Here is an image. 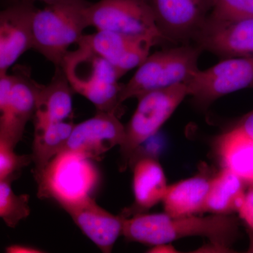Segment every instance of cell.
<instances>
[{
  "label": "cell",
  "instance_id": "obj_1",
  "mask_svg": "<svg viewBox=\"0 0 253 253\" xmlns=\"http://www.w3.org/2000/svg\"><path fill=\"white\" fill-rule=\"evenodd\" d=\"M238 231V219L228 214L174 217L165 212L123 218V235L129 241L150 246L199 236L207 237L211 244L228 252Z\"/></svg>",
  "mask_w": 253,
  "mask_h": 253
},
{
  "label": "cell",
  "instance_id": "obj_2",
  "mask_svg": "<svg viewBox=\"0 0 253 253\" xmlns=\"http://www.w3.org/2000/svg\"><path fill=\"white\" fill-rule=\"evenodd\" d=\"M86 0H52L33 18V48L56 66H61L71 44H77L89 27Z\"/></svg>",
  "mask_w": 253,
  "mask_h": 253
},
{
  "label": "cell",
  "instance_id": "obj_3",
  "mask_svg": "<svg viewBox=\"0 0 253 253\" xmlns=\"http://www.w3.org/2000/svg\"><path fill=\"white\" fill-rule=\"evenodd\" d=\"M68 51L62 67L73 91L94 105L97 111L117 115L123 84L113 65L89 46L77 44Z\"/></svg>",
  "mask_w": 253,
  "mask_h": 253
},
{
  "label": "cell",
  "instance_id": "obj_4",
  "mask_svg": "<svg viewBox=\"0 0 253 253\" xmlns=\"http://www.w3.org/2000/svg\"><path fill=\"white\" fill-rule=\"evenodd\" d=\"M201 50L199 46H181L149 55L129 82L123 84L120 106L145 93L187 83L199 70Z\"/></svg>",
  "mask_w": 253,
  "mask_h": 253
},
{
  "label": "cell",
  "instance_id": "obj_5",
  "mask_svg": "<svg viewBox=\"0 0 253 253\" xmlns=\"http://www.w3.org/2000/svg\"><path fill=\"white\" fill-rule=\"evenodd\" d=\"M99 178V169L92 160L62 151L36 176L38 196L54 200L62 206L91 196Z\"/></svg>",
  "mask_w": 253,
  "mask_h": 253
},
{
  "label": "cell",
  "instance_id": "obj_6",
  "mask_svg": "<svg viewBox=\"0 0 253 253\" xmlns=\"http://www.w3.org/2000/svg\"><path fill=\"white\" fill-rule=\"evenodd\" d=\"M189 96L186 83L145 93L126 126V139L121 146L123 163L129 162L143 143L154 136Z\"/></svg>",
  "mask_w": 253,
  "mask_h": 253
},
{
  "label": "cell",
  "instance_id": "obj_7",
  "mask_svg": "<svg viewBox=\"0 0 253 253\" xmlns=\"http://www.w3.org/2000/svg\"><path fill=\"white\" fill-rule=\"evenodd\" d=\"M89 26L106 31L149 37L158 42L166 39L146 0H100L88 6Z\"/></svg>",
  "mask_w": 253,
  "mask_h": 253
},
{
  "label": "cell",
  "instance_id": "obj_8",
  "mask_svg": "<svg viewBox=\"0 0 253 253\" xmlns=\"http://www.w3.org/2000/svg\"><path fill=\"white\" fill-rule=\"evenodd\" d=\"M186 84L189 96L205 106L226 94L253 88V56L226 58L199 69Z\"/></svg>",
  "mask_w": 253,
  "mask_h": 253
},
{
  "label": "cell",
  "instance_id": "obj_9",
  "mask_svg": "<svg viewBox=\"0 0 253 253\" xmlns=\"http://www.w3.org/2000/svg\"><path fill=\"white\" fill-rule=\"evenodd\" d=\"M126 139V126L114 113L97 111L94 117L75 125L63 151L91 160H99Z\"/></svg>",
  "mask_w": 253,
  "mask_h": 253
},
{
  "label": "cell",
  "instance_id": "obj_10",
  "mask_svg": "<svg viewBox=\"0 0 253 253\" xmlns=\"http://www.w3.org/2000/svg\"><path fill=\"white\" fill-rule=\"evenodd\" d=\"M158 42L149 37L129 36L106 31L83 35L77 44L89 46L109 61L120 78L139 67L149 56L150 50Z\"/></svg>",
  "mask_w": 253,
  "mask_h": 253
},
{
  "label": "cell",
  "instance_id": "obj_11",
  "mask_svg": "<svg viewBox=\"0 0 253 253\" xmlns=\"http://www.w3.org/2000/svg\"><path fill=\"white\" fill-rule=\"evenodd\" d=\"M34 3H14L0 12V76L33 48V18L38 9Z\"/></svg>",
  "mask_w": 253,
  "mask_h": 253
},
{
  "label": "cell",
  "instance_id": "obj_12",
  "mask_svg": "<svg viewBox=\"0 0 253 253\" xmlns=\"http://www.w3.org/2000/svg\"><path fill=\"white\" fill-rule=\"evenodd\" d=\"M194 38L201 49L226 59L253 56V19L224 21L209 16Z\"/></svg>",
  "mask_w": 253,
  "mask_h": 253
},
{
  "label": "cell",
  "instance_id": "obj_13",
  "mask_svg": "<svg viewBox=\"0 0 253 253\" xmlns=\"http://www.w3.org/2000/svg\"><path fill=\"white\" fill-rule=\"evenodd\" d=\"M166 39L194 37L212 11L213 0H146Z\"/></svg>",
  "mask_w": 253,
  "mask_h": 253
},
{
  "label": "cell",
  "instance_id": "obj_14",
  "mask_svg": "<svg viewBox=\"0 0 253 253\" xmlns=\"http://www.w3.org/2000/svg\"><path fill=\"white\" fill-rule=\"evenodd\" d=\"M26 69L20 68L14 73L9 109L0 115V140L14 147L22 139L26 124L34 117L42 86L32 79Z\"/></svg>",
  "mask_w": 253,
  "mask_h": 253
},
{
  "label": "cell",
  "instance_id": "obj_15",
  "mask_svg": "<svg viewBox=\"0 0 253 253\" xmlns=\"http://www.w3.org/2000/svg\"><path fill=\"white\" fill-rule=\"evenodd\" d=\"M75 224L104 253H111L123 234V216L113 215L87 196L61 206Z\"/></svg>",
  "mask_w": 253,
  "mask_h": 253
},
{
  "label": "cell",
  "instance_id": "obj_16",
  "mask_svg": "<svg viewBox=\"0 0 253 253\" xmlns=\"http://www.w3.org/2000/svg\"><path fill=\"white\" fill-rule=\"evenodd\" d=\"M72 86L61 66H56L54 77L46 85H42L33 123L35 128L51 123L66 121L73 111Z\"/></svg>",
  "mask_w": 253,
  "mask_h": 253
},
{
  "label": "cell",
  "instance_id": "obj_17",
  "mask_svg": "<svg viewBox=\"0 0 253 253\" xmlns=\"http://www.w3.org/2000/svg\"><path fill=\"white\" fill-rule=\"evenodd\" d=\"M211 181L198 175L168 185L163 199L165 212L174 217L204 212Z\"/></svg>",
  "mask_w": 253,
  "mask_h": 253
},
{
  "label": "cell",
  "instance_id": "obj_18",
  "mask_svg": "<svg viewBox=\"0 0 253 253\" xmlns=\"http://www.w3.org/2000/svg\"><path fill=\"white\" fill-rule=\"evenodd\" d=\"M216 151L223 168L253 184V139L236 126L218 137Z\"/></svg>",
  "mask_w": 253,
  "mask_h": 253
},
{
  "label": "cell",
  "instance_id": "obj_19",
  "mask_svg": "<svg viewBox=\"0 0 253 253\" xmlns=\"http://www.w3.org/2000/svg\"><path fill=\"white\" fill-rule=\"evenodd\" d=\"M164 171L157 160L141 158L133 167V191L134 204L144 211L163 201L168 189Z\"/></svg>",
  "mask_w": 253,
  "mask_h": 253
},
{
  "label": "cell",
  "instance_id": "obj_20",
  "mask_svg": "<svg viewBox=\"0 0 253 253\" xmlns=\"http://www.w3.org/2000/svg\"><path fill=\"white\" fill-rule=\"evenodd\" d=\"M246 184L230 169L223 168L211 179L204 212L229 214L238 212L244 203Z\"/></svg>",
  "mask_w": 253,
  "mask_h": 253
},
{
  "label": "cell",
  "instance_id": "obj_21",
  "mask_svg": "<svg viewBox=\"0 0 253 253\" xmlns=\"http://www.w3.org/2000/svg\"><path fill=\"white\" fill-rule=\"evenodd\" d=\"M75 125L72 121L51 123L35 128L33 153L35 177L45 168L49 161L64 149Z\"/></svg>",
  "mask_w": 253,
  "mask_h": 253
},
{
  "label": "cell",
  "instance_id": "obj_22",
  "mask_svg": "<svg viewBox=\"0 0 253 253\" xmlns=\"http://www.w3.org/2000/svg\"><path fill=\"white\" fill-rule=\"evenodd\" d=\"M14 178L0 180V217L6 226L15 228L30 215L29 195H16L11 189Z\"/></svg>",
  "mask_w": 253,
  "mask_h": 253
},
{
  "label": "cell",
  "instance_id": "obj_23",
  "mask_svg": "<svg viewBox=\"0 0 253 253\" xmlns=\"http://www.w3.org/2000/svg\"><path fill=\"white\" fill-rule=\"evenodd\" d=\"M210 16L224 21L253 19V0H213Z\"/></svg>",
  "mask_w": 253,
  "mask_h": 253
},
{
  "label": "cell",
  "instance_id": "obj_24",
  "mask_svg": "<svg viewBox=\"0 0 253 253\" xmlns=\"http://www.w3.org/2000/svg\"><path fill=\"white\" fill-rule=\"evenodd\" d=\"M15 147L0 140V180L18 177V172L33 162L31 155H18Z\"/></svg>",
  "mask_w": 253,
  "mask_h": 253
},
{
  "label": "cell",
  "instance_id": "obj_25",
  "mask_svg": "<svg viewBox=\"0 0 253 253\" xmlns=\"http://www.w3.org/2000/svg\"><path fill=\"white\" fill-rule=\"evenodd\" d=\"M15 81L14 74L0 76V113H6L9 109L10 97Z\"/></svg>",
  "mask_w": 253,
  "mask_h": 253
},
{
  "label": "cell",
  "instance_id": "obj_26",
  "mask_svg": "<svg viewBox=\"0 0 253 253\" xmlns=\"http://www.w3.org/2000/svg\"><path fill=\"white\" fill-rule=\"evenodd\" d=\"M238 212L250 231L253 232V184L250 185L249 189L246 191L244 203Z\"/></svg>",
  "mask_w": 253,
  "mask_h": 253
},
{
  "label": "cell",
  "instance_id": "obj_27",
  "mask_svg": "<svg viewBox=\"0 0 253 253\" xmlns=\"http://www.w3.org/2000/svg\"><path fill=\"white\" fill-rule=\"evenodd\" d=\"M234 126L253 139V111L241 118Z\"/></svg>",
  "mask_w": 253,
  "mask_h": 253
},
{
  "label": "cell",
  "instance_id": "obj_28",
  "mask_svg": "<svg viewBox=\"0 0 253 253\" xmlns=\"http://www.w3.org/2000/svg\"><path fill=\"white\" fill-rule=\"evenodd\" d=\"M6 252L8 253H42L44 251L32 246L26 245H11L6 249Z\"/></svg>",
  "mask_w": 253,
  "mask_h": 253
},
{
  "label": "cell",
  "instance_id": "obj_29",
  "mask_svg": "<svg viewBox=\"0 0 253 253\" xmlns=\"http://www.w3.org/2000/svg\"><path fill=\"white\" fill-rule=\"evenodd\" d=\"M148 253H177L179 251L170 244H163L151 246Z\"/></svg>",
  "mask_w": 253,
  "mask_h": 253
},
{
  "label": "cell",
  "instance_id": "obj_30",
  "mask_svg": "<svg viewBox=\"0 0 253 253\" xmlns=\"http://www.w3.org/2000/svg\"><path fill=\"white\" fill-rule=\"evenodd\" d=\"M4 2L5 6L8 5L14 4V3L18 2H26V1H31V2H35L36 1H44V3L48 2V1H52V0H1Z\"/></svg>",
  "mask_w": 253,
  "mask_h": 253
}]
</instances>
